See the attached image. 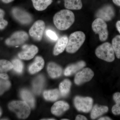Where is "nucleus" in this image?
Masks as SVG:
<instances>
[{
  "label": "nucleus",
  "instance_id": "obj_11",
  "mask_svg": "<svg viewBox=\"0 0 120 120\" xmlns=\"http://www.w3.org/2000/svg\"><path fill=\"white\" fill-rule=\"evenodd\" d=\"M12 13L15 19L23 24H27L32 21V17L30 15L21 9L17 8L13 9Z\"/></svg>",
  "mask_w": 120,
  "mask_h": 120
},
{
  "label": "nucleus",
  "instance_id": "obj_22",
  "mask_svg": "<svg viewBox=\"0 0 120 120\" xmlns=\"http://www.w3.org/2000/svg\"><path fill=\"white\" fill-rule=\"evenodd\" d=\"M64 6L66 8L71 10H79L82 4V0H64Z\"/></svg>",
  "mask_w": 120,
  "mask_h": 120
},
{
  "label": "nucleus",
  "instance_id": "obj_26",
  "mask_svg": "<svg viewBox=\"0 0 120 120\" xmlns=\"http://www.w3.org/2000/svg\"><path fill=\"white\" fill-rule=\"evenodd\" d=\"M112 45L116 56L120 59V35H116L113 39Z\"/></svg>",
  "mask_w": 120,
  "mask_h": 120
},
{
  "label": "nucleus",
  "instance_id": "obj_35",
  "mask_svg": "<svg viewBox=\"0 0 120 120\" xmlns=\"http://www.w3.org/2000/svg\"><path fill=\"white\" fill-rule=\"evenodd\" d=\"M4 12L2 9H0V19H4Z\"/></svg>",
  "mask_w": 120,
  "mask_h": 120
},
{
  "label": "nucleus",
  "instance_id": "obj_27",
  "mask_svg": "<svg viewBox=\"0 0 120 120\" xmlns=\"http://www.w3.org/2000/svg\"><path fill=\"white\" fill-rule=\"evenodd\" d=\"M13 64L8 61L5 60H0V69L7 71L13 68Z\"/></svg>",
  "mask_w": 120,
  "mask_h": 120
},
{
  "label": "nucleus",
  "instance_id": "obj_18",
  "mask_svg": "<svg viewBox=\"0 0 120 120\" xmlns=\"http://www.w3.org/2000/svg\"><path fill=\"white\" fill-rule=\"evenodd\" d=\"M109 110V108L105 106H98L95 105L92 108L91 113V118L92 120H94L107 112Z\"/></svg>",
  "mask_w": 120,
  "mask_h": 120
},
{
  "label": "nucleus",
  "instance_id": "obj_23",
  "mask_svg": "<svg viewBox=\"0 0 120 120\" xmlns=\"http://www.w3.org/2000/svg\"><path fill=\"white\" fill-rule=\"evenodd\" d=\"M60 91L57 89L45 91L43 93L44 98L47 101H55L60 97Z\"/></svg>",
  "mask_w": 120,
  "mask_h": 120
},
{
  "label": "nucleus",
  "instance_id": "obj_28",
  "mask_svg": "<svg viewBox=\"0 0 120 120\" xmlns=\"http://www.w3.org/2000/svg\"><path fill=\"white\" fill-rule=\"evenodd\" d=\"M14 70L18 73H21L23 71V66L22 61L18 59H15L12 61Z\"/></svg>",
  "mask_w": 120,
  "mask_h": 120
},
{
  "label": "nucleus",
  "instance_id": "obj_38",
  "mask_svg": "<svg viewBox=\"0 0 120 120\" xmlns=\"http://www.w3.org/2000/svg\"><path fill=\"white\" fill-rule=\"evenodd\" d=\"M3 2L5 3H8L13 1L14 0H2Z\"/></svg>",
  "mask_w": 120,
  "mask_h": 120
},
{
  "label": "nucleus",
  "instance_id": "obj_40",
  "mask_svg": "<svg viewBox=\"0 0 120 120\" xmlns=\"http://www.w3.org/2000/svg\"><path fill=\"white\" fill-rule=\"evenodd\" d=\"M1 113H2V112H1V109H0V116H1Z\"/></svg>",
  "mask_w": 120,
  "mask_h": 120
},
{
  "label": "nucleus",
  "instance_id": "obj_20",
  "mask_svg": "<svg viewBox=\"0 0 120 120\" xmlns=\"http://www.w3.org/2000/svg\"><path fill=\"white\" fill-rule=\"evenodd\" d=\"M45 79L42 75H39L36 77L33 82V90L36 94H41L44 84Z\"/></svg>",
  "mask_w": 120,
  "mask_h": 120
},
{
  "label": "nucleus",
  "instance_id": "obj_13",
  "mask_svg": "<svg viewBox=\"0 0 120 120\" xmlns=\"http://www.w3.org/2000/svg\"><path fill=\"white\" fill-rule=\"evenodd\" d=\"M69 108L68 103L64 101H59L54 104L51 109V112L54 115L59 116L67 111Z\"/></svg>",
  "mask_w": 120,
  "mask_h": 120
},
{
  "label": "nucleus",
  "instance_id": "obj_5",
  "mask_svg": "<svg viewBox=\"0 0 120 120\" xmlns=\"http://www.w3.org/2000/svg\"><path fill=\"white\" fill-rule=\"evenodd\" d=\"M93 31L99 35L100 41H106L109 36L107 26L105 21L101 19L97 18L93 22L92 24Z\"/></svg>",
  "mask_w": 120,
  "mask_h": 120
},
{
  "label": "nucleus",
  "instance_id": "obj_25",
  "mask_svg": "<svg viewBox=\"0 0 120 120\" xmlns=\"http://www.w3.org/2000/svg\"><path fill=\"white\" fill-rule=\"evenodd\" d=\"M113 99L116 104L112 109V113L115 115H120V93L116 92L113 95Z\"/></svg>",
  "mask_w": 120,
  "mask_h": 120
},
{
  "label": "nucleus",
  "instance_id": "obj_19",
  "mask_svg": "<svg viewBox=\"0 0 120 120\" xmlns=\"http://www.w3.org/2000/svg\"><path fill=\"white\" fill-rule=\"evenodd\" d=\"M33 6L36 10L43 11L52 4V0H31Z\"/></svg>",
  "mask_w": 120,
  "mask_h": 120
},
{
  "label": "nucleus",
  "instance_id": "obj_21",
  "mask_svg": "<svg viewBox=\"0 0 120 120\" xmlns=\"http://www.w3.org/2000/svg\"><path fill=\"white\" fill-rule=\"evenodd\" d=\"M20 95L24 101L27 103L30 107L34 108L35 105V100L31 92L26 90H23L21 91Z\"/></svg>",
  "mask_w": 120,
  "mask_h": 120
},
{
  "label": "nucleus",
  "instance_id": "obj_15",
  "mask_svg": "<svg viewBox=\"0 0 120 120\" xmlns=\"http://www.w3.org/2000/svg\"><path fill=\"white\" fill-rule=\"evenodd\" d=\"M86 63L83 61H80L76 64L69 65L65 70L64 74L66 76H69L76 73L86 66Z\"/></svg>",
  "mask_w": 120,
  "mask_h": 120
},
{
  "label": "nucleus",
  "instance_id": "obj_2",
  "mask_svg": "<svg viewBox=\"0 0 120 120\" xmlns=\"http://www.w3.org/2000/svg\"><path fill=\"white\" fill-rule=\"evenodd\" d=\"M85 39L86 35L82 31H76L71 34L68 38L66 51L69 53H75L83 44Z\"/></svg>",
  "mask_w": 120,
  "mask_h": 120
},
{
  "label": "nucleus",
  "instance_id": "obj_7",
  "mask_svg": "<svg viewBox=\"0 0 120 120\" xmlns=\"http://www.w3.org/2000/svg\"><path fill=\"white\" fill-rule=\"evenodd\" d=\"M45 28V22L42 20L36 21L32 25L29 30L31 37L36 41H41Z\"/></svg>",
  "mask_w": 120,
  "mask_h": 120
},
{
  "label": "nucleus",
  "instance_id": "obj_3",
  "mask_svg": "<svg viewBox=\"0 0 120 120\" xmlns=\"http://www.w3.org/2000/svg\"><path fill=\"white\" fill-rule=\"evenodd\" d=\"M98 58L108 62H112L115 59L114 52L112 44L105 42L98 46L95 52Z\"/></svg>",
  "mask_w": 120,
  "mask_h": 120
},
{
  "label": "nucleus",
  "instance_id": "obj_30",
  "mask_svg": "<svg viewBox=\"0 0 120 120\" xmlns=\"http://www.w3.org/2000/svg\"><path fill=\"white\" fill-rule=\"evenodd\" d=\"M46 34L47 37L52 41H56L58 39V37L56 34L52 30H47L46 32Z\"/></svg>",
  "mask_w": 120,
  "mask_h": 120
},
{
  "label": "nucleus",
  "instance_id": "obj_32",
  "mask_svg": "<svg viewBox=\"0 0 120 120\" xmlns=\"http://www.w3.org/2000/svg\"><path fill=\"white\" fill-rule=\"evenodd\" d=\"M0 78L4 79H8V77L7 74L4 71L0 69Z\"/></svg>",
  "mask_w": 120,
  "mask_h": 120
},
{
  "label": "nucleus",
  "instance_id": "obj_6",
  "mask_svg": "<svg viewBox=\"0 0 120 120\" xmlns=\"http://www.w3.org/2000/svg\"><path fill=\"white\" fill-rule=\"evenodd\" d=\"M93 100L90 97L76 96L74 99L75 107L79 112L88 113L92 109Z\"/></svg>",
  "mask_w": 120,
  "mask_h": 120
},
{
  "label": "nucleus",
  "instance_id": "obj_10",
  "mask_svg": "<svg viewBox=\"0 0 120 120\" xmlns=\"http://www.w3.org/2000/svg\"><path fill=\"white\" fill-rule=\"evenodd\" d=\"M115 15V11L113 7L110 5H106L100 9L97 12V18L101 19L105 21H109Z\"/></svg>",
  "mask_w": 120,
  "mask_h": 120
},
{
  "label": "nucleus",
  "instance_id": "obj_37",
  "mask_svg": "<svg viewBox=\"0 0 120 120\" xmlns=\"http://www.w3.org/2000/svg\"><path fill=\"white\" fill-rule=\"evenodd\" d=\"M113 2L117 6H120V0H112Z\"/></svg>",
  "mask_w": 120,
  "mask_h": 120
},
{
  "label": "nucleus",
  "instance_id": "obj_36",
  "mask_svg": "<svg viewBox=\"0 0 120 120\" xmlns=\"http://www.w3.org/2000/svg\"><path fill=\"white\" fill-rule=\"evenodd\" d=\"M99 120H112L111 118H109V117L105 116L103 117H101L98 119Z\"/></svg>",
  "mask_w": 120,
  "mask_h": 120
},
{
  "label": "nucleus",
  "instance_id": "obj_14",
  "mask_svg": "<svg viewBox=\"0 0 120 120\" xmlns=\"http://www.w3.org/2000/svg\"><path fill=\"white\" fill-rule=\"evenodd\" d=\"M68 41V38L66 36H62L59 39L54 49L53 54L55 56L59 55L64 51L67 47Z\"/></svg>",
  "mask_w": 120,
  "mask_h": 120
},
{
  "label": "nucleus",
  "instance_id": "obj_9",
  "mask_svg": "<svg viewBox=\"0 0 120 120\" xmlns=\"http://www.w3.org/2000/svg\"><path fill=\"white\" fill-rule=\"evenodd\" d=\"M28 35L24 31H18L15 32L6 41L7 45L10 46H17L21 45L28 40Z\"/></svg>",
  "mask_w": 120,
  "mask_h": 120
},
{
  "label": "nucleus",
  "instance_id": "obj_12",
  "mask_svg": "<svg viewBox=\"0 0 120 120\" xmlns=\"http://www.w3.org/2000/svg\"><path fill=\"white\" fill-rule=\"evenodd\" d=\"M24 50L19 54V57L24 60H30L38 53V49L34 45H24L22 47Z\"/></svg>",
  "mask_w": 120,
  "mask_h": 120
},
{
  "label": "nucleus",
  "instance_id": "obj_1",
  "mask_svg": "<svg viewBox=\"0 0 120 120\" xmlns=\"http://www.w3.org/2000/svg\"><path fill=\"white\" fill-rule=\"evenodd\" d=\"M75 21L74 13L68 9H63L56 13L53 18V23L58 30H65L71 26Z\"/></svg>",
  "mask_w": 120,
  "mask_h": 120
},
{
  "label": "nucleus",
  "instance_id": "obj_31",
  "mask_svg": "<svg viewBox=\"0 0 120 120\" xmlns=\"http://www.w3.org/2000/svg\"><path fill=\"white\" fill-rule=\"evenodd\" d=\"M8 22L4 19H0V30L4 28L7 26Z\"/></svg>",
  "mask_w": 120,
  "mask_h": 120
},
{
  "label": "nucleus",
  "instance_id": "obj_8",
  "mask_svg": "<svg viewBox=\"0 0 120 120\" xmlns=\"http://www.w3.org/2000/svg\"><path fill=\"white\" fill-rule=\"evenodd\" d=\"M94 75L93 71L89 68L83 69L76 73L75 77L74 82L76 84L80 85L89 82Z\"/></svg>",
  "mask_w": 120,
  "mask_h": 120
},
{
  "label": "nucleus",
  "instance_id": "obj_41",
  "mask_svg": "<svg viewBox=\"0 0 120 120\" xmlns=\"http://www.w3.org/2000/svg\"><path fill=\"white\" fill-rule=\"evenodd\" d=\"M62 120H68V119H62Z\"/></svg>",
  "mask_w": 120,
  "mask_h": 120
},
{
  "label": "nucleus",
  "instance_id": "obj_16",
  "mask_svg": "<svg viewBox=\"0 0 120 120\" xmlns=\"http://www.w3.org/2000/svg\"><path fill=\"white\" fill-rule=\"evenodd\" d=\"M47 69L49 75L53 79L58 78L62 74L61 67L54 62H50L49 64Z\"/></svg>",
  "mask_w": 120,
  "mask_h": 120
},
{
  "label": "nucleus",
  "instance_id": "obj_4",
  "mask_svg": "<svg viewBox=\"0 0 120 120\" xmlns=\"http://www.w3.org/2000/svg\"><path fill=\"white\" fill-rule=\"evenodd\" d=\"M9 109L15 112L18 117L25 119L28 117L30 113V107L25 101H13L8 105Z\"/></svg>",
  "mask_w": 120,
  "mask_h": 120
},
{
  "label": "nucleus",
  "instance_id": "obj_29",
  "mask_svg": "<svg viewBox=\"0 0 120 120\" xmlns=\"http://www.w3.org/2000/svg\"><path fill=\"white\" fill-rule=\"evenodd\" d=\"M11 83L7 79H0V95L2 94L10 87Z\"/></svg>",
  "mask_w": 120,
  "mask_h": 120
},
{
  "label": "nucleus",
  "instance_id": "obj_17",
  "mask_svg": "<svg viewBox=\"0 0 120 120\" xmlns=\"http://www.w3.org/2000/svg\"><path fill=\"white\" fill-rule=\"evenodd\" d=\"M45 61L41 57L37 56L35 58L34 62L29 67L30 73L34 74L41 71L44 67Z\"/></svg>",
  "mask_w": 120,
  "mask_h": 120
},
{
  "label": "nucleus",
  "instance_id": "obj_33",
  "mask_svg": "<svg viewBox=\"0 0 120 120\" xmlns=\"http://www.w3.org/2000/svg\"><path fill=\"white\" fill-rule=\"evenodd\" d=\"M76 120H87V118L85 116L82 115H79L77 116L75 118Z\"/></svg>",
  "mask_w": 120,
  "mask_h": 120
},
{
  "label": "nucleus",
  "instance_id": "obj_39",
  "mask_svg": "<svg viewBox=\"0 0 120 120\" xmlns=\"http://www.w3.org/2000/svg\"><path fill=\"white\" fill-rule=\"evenodd\" d=\"M55 120V119H53V118H52V119H43V120Z\"/></svg>",
  "mask_w": 120,
  "mask_h": 120
},
{
  "label": "nucleus",
  "instance_id": "obj_34",
  "mask_svg": "<svg viewBox=\"0 0 120 120\" xmlns=\"http://www.w3.org/2000/svg\"><path fill=\"white\" fill-rule=\"evenodd\" d=\"M116 27L117 30L120 34V20L117 22L116 23Z\"/></svg>",
  "mask_w": 120,
  "mask_h": 120
},
{
  "label": "nucleus",
  "instance_id": "obj_24",
  "mask_svg": "<svg viewBox=\"0 0 120 120\" xmlns=\"http://www.w3.org/2000/svg\"><path fill=\"white\" fill-rule=\"evenodd\" d=\"M71 83L70 80L66 79L60 83L59 86L60 93L62 96L65 97L68 95L70 91Z\"/></svg>",
  "mask_w": 120,
  "mask_h": 120
}]
</instances>
